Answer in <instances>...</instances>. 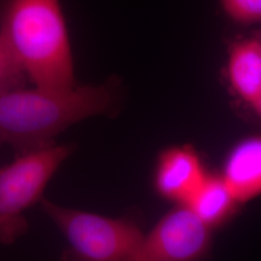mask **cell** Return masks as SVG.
<instances>
[{
  "label": "cell",
  "mask_w": 261,
  "mask_h": 261,
  "mask_svg": "<svg viewBox=\"0 0 261 261\" xmlns=\"http://www.w3.org/2000/svg\"><path fill=\"white\" fill-rule=\"evenodd\" d=\"M236 200L223 177L207 176L184 205L210 227L225 219Z\"/></svg>",
  "instance_id": "9"
},
{
  "label": "cell",
  "mask_w": 261,
  "mask_h": 261,
  "mask_svg": "<svg viewBox=\"0 0 261 261\" xmlns=\"http://www.w3.org/2000/svg\"><path fill=\"white\" fill-rule=\"evenodd\" d=\"M210 226L187 205L166 215L144 235L133 261H187L202 255L210 241Z\"/></svg>",
  "instance_id": "5"
},
{
  "label": "cell",
  "mask_w": 261,
  "mask_h": 261,
  "mask_svg": "<svg viewBox=\"0 0 261 261\" xmlns=\"http://www.w3.org/2000/svg\"><path fill=\"white\" fill-rule=\"evenodd\" d=\"M73 151V145L51 144L19 154L0 168V244L9 245L27 233L24 212L42 200L47 183Z\"/></svg>",
  "instance_id": "3"
},
{
  "label": "cell",
  "mask_w": 261,
  "mask_h": 261,
  "mask_svg": "<svg viewBox=\"0 0 261 261\" xmlns=\"http://www.w3.org/2000/svg\"><path fill=\"white\" fill-rule=\"evenodd\" d=\"M206 177L201 161L191 146L165 150L155 173V187L168 199L185 204Z\"/></svg>",
  "instance_id": "6"
},
{
  "label": "cell",
  "mask_w": 261,
  "mask_h": 261,
  "mask_svg": "<svg viewBox=\"0 0 261 261\" xmlns=\"http://www.w3.org/2000/svg\"><path fill=\"white\" fill-rule=\"evenodd\" d=\"M42 208L65 235L73 256L90 261H133L144 235L126 218H108L56 205L42 199Z\"/></svg>",
  "instance_id": "4"
},
{
  "label": "cell",
  "mask_w": 261,
  "mask_h": 261,
  "mask_svg": "<svg viewBox=\"0 0 261 261\" xmlns=\"http://www.w3.org/2000/svg\"><path fill=\"white\" fill-rule=\"evenodd\" d=\"M27 76L0 35V91L22 87Z\"/></svg>",
  "instance_id": "10"
},
{
  "label": "cell",
  "mask_w": 261,
  "mask_h": 261,
  "mask_svg": "<svg viewBox=\"0 0 261 261\" xmlns=\"http://www.w3.org/2000/svg\"><path fill=\"white\" fill-rule=\"evenodd\" d=\"M222 177L237 203L261 196V137L243 140L231 151Z\"/></svg>",
  "instance_id": "7"
},
{
  "label": "cell",
  "mask_w": 261,
  "mask_h": 261,
  "mask_svg": "<svg viewBox=\"0 0 261 261\" xmlns=\"http://www.w3.org/2000/svg\"><path fill=\"white\" fill-rule=\"evenodd\" d=\"M228 81L234 92L252 105L261 92V41L244 39L229 48Z\"/></svg>",
  "instance_id": "8"
},
{
  "label": "cell",
  "mask_w": 261,
  "mask_h": 261,
  "mask_svg": "<svg viewBox=\"0 0 261 261\" xmlns=\"http://www.w3.org/2000/svg\"><path fill=\"white\" fill-rule=\"evenodd\" d=\"M224 14L237 24L261 23V0H221Z\"/></svg>",
  "instance_id": "11"
},
{
  "label": "cell",
  "mask_w": 261,
  "mask_h": 261,
  "mask_svg": "<svg viewBox=\"0 0 261 261\" xmlns=\"http://www.w3.org/2000/svg\"><path fill=\"white\" fill-rule=\"evenodd\" d=\"M114 102L112 84L0 91V142L19 154L47 147L70 126L112 111Z\"/></svg>",
  "instance_id": "1"
},
{
  "label": "cell",
  "mask_w": 261,
  "mask_h": 261,
  "mask_svg": "<svg viewBox=\"0 0 261 261\" xmlns=\"http://www.w3.org/2000/svg\"><path fill=\"white\" fill-rule=\"evenodd\" d=\"M1 145H2V143H1V142H0V147H1Z\"/></svg>",
  "instance_id": "13"
},
{
  "label": "cell",
  "mask_w": 261,
  "mask_h": 261,
  "mask_svg": "<svg viewBox=\"0 0 261 261\" xmlns=\"http://www.w3.org/2000/svg\"><path fill=\"white\" fill-rule=\"evenodd\" d=\"M251 106H252V109L254 110L255 113L261 118V92L258 94V96H257L256 99L252 102Z\"/></svg>",
  "instance_id": "12"
},
{
  "label": "cell",
  "mask_w": 261,
  "mask_h": 261,
  "mask_svg": "<svg viewBox=\"0 0 261 261\" xmlns=\"http://www.w3.org/2000/svg\"><path fill=\"white\" fill-rule=\"evenodd\" d=\"M0 35L36 87H75L74 60L59 0H9Z\"/></svg>",
  "instance_id": "2"
}]
</instances>
